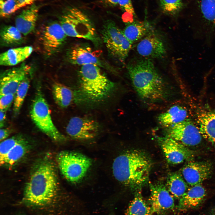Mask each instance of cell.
Listing matches in <instances>:
<instances>
[{"label": "cell", "instance_id": "1", "mask_svg": "<svg viewBox=\"0 0 215 215\" xmlns=\"http://www.w3.org/2000/svg\"><path fill=\"white\" fill-rule=\"evenodd\" d=\"M127 69L134 89L141 99L154 103L168 98L170 88L151 59L136 60L129 63Z\"/></svg>", "mask_w": 215, "mask_h": 215}, {"label": "cell", "instance_id": "2", "mask_svg": "<svg viewBox=\"0 0 215 215\" xmlns=\"http://www.w3.org/2000/svg\"><path fill=\"white\" fill-rule=\"evenodd\" d=\"M151 166V161L145 153L134 150L116 157L112 170L118 182L136 192L141 190L148 182Z\"/></svg>", "mask_w": 215, "mask_h": 215}, {"label": "cell", "instance_id": "3", "mask_svg": "<svg viewBox=\"0 0 215 215\" xmlns=\"http://www.w3.org/2000/svg\"><path fill=\"white\" fill-rule=\"evenodd\" d=\"M58 182L55 167L44 159L35 167L25 186L24 196L29 203L45 204L51 200L57 191Z\"/></svg>", "mask_w": 215, "mask_h": 215}, {"label": "cell", "instance_id": "4", "mask_svg": "<svg viewBox=\"0 0 215 215\" xmlns=\"http://www.w3.org/2000/svg\"><path fill=\"white\" fill-rule=\"evenodd\" d=\"M95 64L82 66L79 71V88L75 94L80 101L101 102L113 92L115 84Z\"/></svg>", "mask_w": 215, "mask_h": 215}, {"label": "cell", "instance_id": "5", "mask_svg": "<svg viewBox=\"0 0 215 215\" xmlns=\"http://www.w3.org/2000/svg\"><path fill=\"white\" fill-rule=\"evenodd\" d=\"M59 23L67 36L89 40L96 45L100 40L90 19L83 11L69 8L61 16Z\"/></svg>", "mask_w": 215, "mask_h": 215}, {"label": "cell", "instance_id": "6", "mask_svg": "<svg viewBox=\"0 0 215 215\" xmlns=\"http://www.w3.org/2000/svg\"><path fill=\"white\" fill-rule=\"evenodd\" d=\"M56 159L62 174L68 181L74 184L82 180L92 164V160L87 156L73 151H62Z\"/></svg>", "mask_w": 215, "mask_h": 215}, {"label": "cell", "instance_id": "7", "mask_svg": "<svg viewBox=\"0 0 215 215\" xmlns=\"http://www.w3.org/2000/svg\"><path fill=\"white\" fill-rule=\"evenodd\" d=\"M31 118L36 126L53 140L61 142L66 140L54 124L48 104L41 89H37L31 109Z\"/></svg>", "mask_w": 215, "mask_h": 215}, {"label": "cell", "instance_id": "8", "mask_svg": "<svg viewBox=\"0 0 215 215\" xmlns=\"http://www.w3.org/2000/svg\"><path fill=\"white\" fill-rule=\"evenodd\" d=\"M102 37L109 53L121 62L125 61L131 48L132 44L112 20H106L101 31Z\"/></svg>", "mask_w": 215, "mask_h": 215}, {"label": "cell", "instance_id": "9", "mask_svg": "<svg viewBox=\"0 0 215 215\" xmlns=\"http://www.w3.org/2000/svg\"><path fill=\"white\" fill-rule=\"evenodd\" d=\"M67 36L60 23L53 22L44 26L40 31L38 40L45 55L50 56L58 52Z\"/></svg>", "mask_w": 215, "mask_h": 215}, {"label": "cell", "instance_id": "10", "mask_svg": "<svg viewBox=\"0 0 215 215\" xmlns=\"http://www.w3.org/2000/svg\"><path fill=\"white\" fill-rule=\"evenodd\" d=\"M29 148L26 140L17 135L1 142L0 144V164L2 166H12L25 155Z\"/></svg>", "mask_w": 215, "mask_h": 215}, {"label": "cell", "instance_id": "11", "mask_svg": "<svg viewBox=\"0 0 215 215\" xmlns=\"http://www.w3.org/2000/svg\"><path fill=\"white\" fill-rule=\"evenodd\" d=\"M149 187L150 194L149 202L153 213L166 215L174 208L173 197L162 183H150Z\"/></svg>", "mask_w": 215, "mask_h": 215}, {"label": "cell", "instance_id": "12", "mask_svg": "<svg viewBox=\"0 0 215 215\" xmlns=\"http://www.w3.org/2000/svg\"><path fill=\"white\" fill-rule=\"evenodd\" d=\"M100 129L99 124L95 120L88 118L75 116L70 120L66 131L73 139L87 140L96 137Z\"/></svg>", "mask_w": 215, "mask_h": 215}, {"label": "cell", "instance_id": "13", "mask_svg": "<svg viewBox=\"0 0 215 215\" xmlns=\"http://www.w3.org/2000/svg\"><path fill=\"white\" fill-rule=\"evenodd\" d=\"M169 128L167 136L186 146H195L201 142L202 136L198 127L185 120Z\"/></svg>", "mask_w": 215, "mask_h": 215}, {"label": "cell", "instance_id": "14", "mask_svg": "<svg viewBox=\"0 0 215 215\" xmlns=\"http://www.w3.org/2000/svg\"><path fill=\"white\" fill-rule=\"evenodd\" d=\"M200 7L203 24L195 38L210 46L215 37V0H201Z\"/></svg>", "mask_w": 215, "mask_h": 215}, {"label": "cell", "instance_id": "15", "mask_svg": "<svg viewBox=\"0 0 215 215\" xmlns=\"http://www.w3.org/2000/svg\"><path fill=\"white\" fill-rule=\"evenodd\" d=\"M31 70L30 66L24 63L3 71L0 75V96L9 93L15 94L20 83L28 76Z\"/></svg>", "mask_w": 215, "mask_h": 215}, {"label": "cell", "instance_id": "16", "mask_svg": "<svg viewBox=\"0 0 215 215\" xmlns=\"http://www.w3.org/2000/svg\"><path fill=\"white\" fill-rule=\"evenodd\" d=\"M160 145L168 162L172 164H178L191 160L194 151L180 142L166 136L161 139Z\"/></svg>", "mask_w": 215, "mask_h": 215}, {"label": "cell", "instance_id": "17", "mask_svg": "<svg viewBox=\"0 0 215 215\" xmlns=\"http://www.w3.org/2000/svg\"><path fill=\"white\" fill-rule=\"evenodd\" d=\"M138 53L145 58H161L166 51L161 38L153 30L141 39L136 45Z\"/></svg>", "mask_w": 215, "mask_h": 215}, {"label": "cell", "instance_id": "18", "mask_svg": "<svg viewBox=\"0 0 215 215\" xmlns=\"http://www.w3.org/2000/svg\"><path fill=\"white\" fill-rule=\"evenodd\" d=\"M210 163L205 162H190L182 168L181 173L188 185L201 184L207 179L212 172Z\"/></svg>", "mask_w": 215, "mask_h": 215}, {"label": "cell", "instance_id": "19", "mask_svg": "<svg viewBox=\"0 0 215 215\" xmlns=\"http://www.w3.org/2000/svg\"><path fill=\"white\" fill-rule=\"evenodd\" d=\"M67 56L69 62L74 64L82 66L93 64L100 67L102 65L96 53L86 46L78 44L72 47L68 50Z\"/></svg>", "mask_w": 215, "mask_h": 215}, {"label": "cell", "instance_id": "20", "mask_svg": "<svg viewBox=\"0 0 215 215\" xmlns=\"http://www.w3.org/2000/svg\"><path fill=\"white\" fill-rule=\"evenodd\" d=\"M39 7L33 4L23 10L15 19V26L24 36L35 30L38 19Z\"/></svg>", "mask_w": 215, "mask_h": 215}, {"label": "cell", "instance_id": "21", "mask_svg": "<svg viewBox=\"0 0 215 215\" xmlns=\"http://www.w3.org/2000/svg\"><path fill=\"white\" fill-rule=\"evenodd\" d=\"M206 194L205 189L201 184L189 188L179 199L177 206L178 210L184 211L197 207L202 202Z\"/></svg>", "mask_w": 215, "mask_h": 215}, {"label": "cell", "instance_id": "22", "mask_svg": "<svg viewBox=\"0 0 215 215\" xmlns=\"http://www.w3.org/2000/svg\"><path fill=\"white\" fill-rule=\"evenodd\" d=\"M33 47L30 46L12 48L1 53L0 64L4 66H13L24 61L31 54Z\"/></svg>", "mask_w": 215, "mask_h": 215}, {"label": "cell", "instance_id": "23", "mask_svg": "<svg viewBox=\"0 0 215 215\" xmlns=\"http://www.w3.org/2000/svg\"><path fill=\"white\" fill-rule=\"evenodd\" d=\"M197 123L202 136L215 145V111L201 113L198 117Z\"/></svg>", "mask_w": 215, "mask_h": 215}, {"label": "cell", "instance_id": "24", "mask_svg": "<svg viewBox=\"0 0 215 215\" xmlns=\"http://www.w3.org/2000/svg\"><path fill=\"white\" fill-rule=\"evenodd\" d=\"M187 116V112L185 109L179 105H175L159 115L157 119L162 126L170 127L185 120Z\"/></svg>", "mask_w": 215, "mask_h": 215}, {"label": "cell", "instance_id": "25", "mask_svg": "<svg viewBox=\"0 0 215 215\" xmlns=\"http://www.w3.org/2000/svg\"><path fill=\"white\" fill-rule=\"evenodd\" d=\"M166 187L171 195L179 199L186 192L188 185L180 172H174L168 176Z\"/></svg>", "mask_w": 215, "mask_h": 215}, {"label": "cell", "instance_id": "26", "mask_svg": "<svg viewBox=\"0 0 215 215\" xmlns=\"http://www.w3.org/2000/svg\"><path fill=\"white\" fill-rule=\"evenodd\" d=\"M152 30L146 23L135 22L128 24L122 32L126 38L132 44L140 40Z\"/></svg>", "mask_w": 215, "mask_h": 215}, {"label": "cell", "instance_id": "27", "mask_svg": "<svg viewBox=\"0 0 215 215\" xmlns=\"http://www.w3.org/2000/svg\"><path fill=\"white\" fill-rule=\"evenodd\" d=\"M23 36L15 26H4L0 31L1 44L2 46L6 47L20 44L24 41Z\"/></svg>", "mask_w": 215, "mask_h": 215}, {"label": "cell", "instance_id": "28", "mask_svg": "<svg viewBox=\"0 0 215 215\" xmlns=\"http://www.w3.org/2000/svg\"><path fill=\"white\" fill-rule=\"evenodd\" d=\"M52 91L55 102L62 108L67 107L71 104L75 95L70 88L57 82L53 85Z\"/></svg>", "mask_w": 215, "mask_h": 215}, {"label": "cell", "instance_id": "29", "mask_svg": "<svg viewBox=\"0 0 215 215\" xmlns=\"http://www.w3.org/2000/svg\"><path fill=\"white\" fill-rule=\"evenodd\" d=\"M126 213V215H152L151 208L143 199L141 190L135 192Z\"/></svg>", "mask_w": 215, "mask_h": 215}, {"label": "cell", "instance_id": "30", "mask_svg": "<svg viewBox=\"0 0 215 215\" xmlns=\"http://www.w3.org/2000/svg\"><path fill=\"white\" fill-rule=\"evenodd\" d=\"M30 80L27 76L20 83L15 93L13 111L15 115L19 112L28 91Z\"/></svg>", "mask_w": 215, "mask_h": 215}, {"label": "cell", "instance_id": "31", "mask_svg": "<svg viewBox=\"0 0 215 215\" xmlns=\"http://www.w3.org/2000/svg\"><path fill=\"white\" fill-rule=\"evenodd\" d=\"M182 5L181 0H160V6L162 11L170 15L176 14Z\"/></svg>", "mask_w": 215, "mask_h": 215}, {"label": "cell", "instance_id": "32", "mask_svg": "<svg viewBox=\"0 0 215 215\" xmlns=\"http://www.w3.org/2000/svg\"><path fill=\"white\" fill-rule=\"evenodd\" d=\"M19 9L17 0H0L1 17H7Z\"/></svg>", "mask_w": 215, "mask_h": 215}, {"label": "cell", "instance_id": "33", "mask_svg": "<svg viewBox=\"0 0 215 215\" xmlns=\"http://www.w3.org/2000/svg\"><path fill=\"white\" fill-rule=\"evenodd\" d=\"M15 94L9 93L0 96V109L6 111L14 102Z\"/></svg>", "mask_w": 215, "mask_h": 215}, {"label": "cell", "instance_id": "34", "mask_svg": "<svg viewBox=\"0 0 215 215\" xmlns=\"http://www.w3.org/2000/svg\"><path fill=\"white\" fill-rule=\"evenodd\" d=\"M118 5L125 12L126 14L132 16L134 14V10L131 0H119Z\"/></svg>", "mask_w": 215, "mask_h": 215}, {"label": "cell", "instance_id": "35", "mask_svg": "<svg viewBox=\"0 0 215 215\" xmlns=\"http://www.w3.org/2000/svg\"><path fill=\"white\" fill-rule=\"evenodd\" d=\"M12 131L9 128H1L0 130V140L1 142L7 139Z\"/></svg>", "mask_w": 215, "mask_h": 215}, {"label": "cell", "instance_id": "36", "mask_svg": "<svg viewBox=\"0 0 215 215\" xmlns=\"http://www.w3.org/2000/svg\"><path fill=\"white\" fill-rule=\"evenodd\" d=\"M105 6L109 7H114L118 4L119 0H101Z\"/></svg>", "mask_w": 215, "mask_h": 215}, {"label": "cell", "instance_id": "37", "mask_svg": "<svg viewBox=\"0 0 215 215\" xmlns=\"http://www.w3.org/2000/svg\"><path fill=\"white\" fill-rule=\"evenodd\" d=\"M6 111L1 110L0 111V128L4 126L6 120Z\"/></svg>", "mask_w": 215, "mask_h": 215}, {"label": "cell", "instance_id": "38", "mask_svg": "<svg viewBox=\"0 0 215 215\" xmlns=\"http://www.w3.org/2000/svg\"><path fill=\"white\" fill-rule=\"evenodd\" d=\"M35 0H17L19 9L28 5L31 4Z\"/></svg>", "mask_w": 215, "mask_h": 215}, {"label": "cell", "instance_id": "39", "mask_svg": "<svg viewBox=\"0 0 215 215\" xmlns=\"http://www.w3.org/2000/svg\"><path fill=\"white\" fill-rule=\"evenodd\" d=\"M211 215H215V212L213 213Z\"/></svg>", "mask_w": 215, "mask_h": 215}, {"label": "cell", "instance_id": "40", "mask_svg": "<svg viewBox=\"0 0 215 215\" xmlns=\"http://www.w3.org/2000/svg\"><path fill=\"white\" fill-rule=\"evenodd\" d=\"M36 0H35V1H36Z\"/></svg>", "mask_w": 215, "mask_h": 215}]
</instances>
